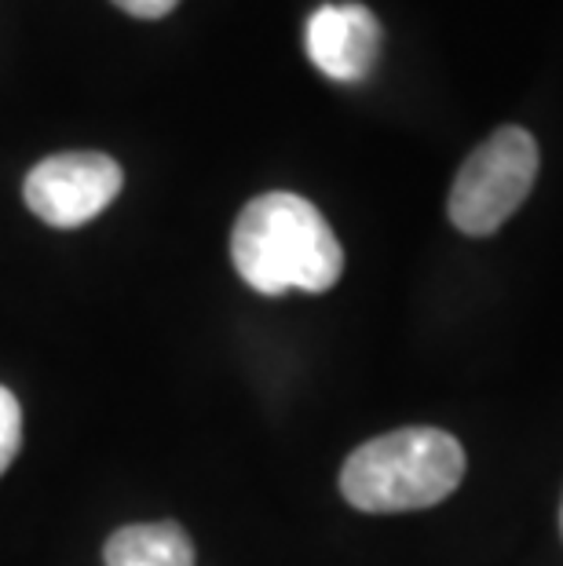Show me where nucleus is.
<instances>
[{
    "label": "nucleus",
    "mask_w": 563,
    "mask_h": 566,
    "mask_svg": "<svg viewBox=\"0 0 563 566\" xmlns=\"http://www.w3.org/2000/svg\"><path fill=\"white\" fill-rule=\"evenodd\" d=\"M231 260L242 282L263 296L290 289L326 293L344 271V249L326 216L290 190H271L246 205L231 234Z\"/></svg>",
    "instance_id": "1"
},
{
    "label": "nucleus",
    "mask_w": 563,
    "mask_h": 566,
    "mask_svg": "<svg viewBox=\"0 0 563 566\" xmlns=\"http://www.w3.org/2000/svg\"><path fill=\"white\" fill-rule=\"evenodd\" d=\"M22 442V409L8 388H0V475L8 472Z\"/></svg>",
    "instance_id": "7"
},
{
    "label": "nucleus",
    "mask_w": 563,
    "mask_h": 566,
    "mask_svg": "<svg viewBox=\"0 0 563 566\" xmlns=\"http://www.w3.org/2000/svg\"><path fill=\"white\" fill-rule=\"evenodd\" d=\"M114 4L136 19H161V15H169L179 0H114Z\"/></svg>",
    "instance_id": "8"
},
{
    "label": "nucleus",
    "mask_w": 563,
    "mask_h": 566,
    "mask_svg": "<svg viewBox=\"0 0 563 566\" xmlns=\"http://www.w3.org/2000/svg\"><path fill=\"white\" fill-rule=\"evenodd\" d=\"M122 165L106 154L74 150L44 158L22 184L30 212L48 227H85L122 195Z\"/></svg>",
    "instance_id": "4"
},
{
    "label": "nucleus",
    "mask_w": 563,
    "mask_h": 566,
    "mask_svg": "<svg viewBox=\"0 0 563 566\" xmlns=\"http://www.w3.org/2000/svg\"><path fill=\"white\" fill-rule=\"evenodd\" d=\"M465 479V450L450 431L399 428L363 442L341 468V493L358 512H417L447 501Z\"/></svg>",
    "instance_id": "2"
},
{
    "label": "nucleus",
    "mask_w": 563,
    "mask_h": 566,
    "mask_svg": "<svg viewBox=\"0 0 563 566\" xmlns=\"http://www.w3.org/2000/svg\"><path fill=\"white\" fill-rule=\"evenodd\" d=\"M538 179V143L526 128L505 125L465 158L450 187V223L472 238L494 234L531 195Z\"/></svg>",
    "instance_id": "3"
},
{
    "label": "nucleus",
    "mask_w": 563,
    "mask_h": 566,
    "mask_svg": "<svg viewBox=\"0 0 563 566\" xmlns=\"http://www.w3.org/2000/svg\"><path fill=\"white\" fill-rule=\"evenodd\" d=\"M560 526H563V509H560Z\"/></svg>",
    "instance_id": "9"
},
{
    "label": "nucleus",
    "mask_w": 563,
    "mask_h": 566,
    "mask_svg": "<svg viewBox=\"0 0 563 566\" xmlns=\"http://www.w3.org/2000/svg\"><path fill=\"white\" fill-rule=\"evenodd\" d=\"M307 55L319 74L355 84L369 77L380 55V22L363 4H326L307 19Z\"/></svg>",
    "instance_id": "5"
},
{
    "label": "nucleus",
    "mask_w": 563,
    "mask_h": 566,
    "mask_svg": "<svg viewBox=\"0 0 563 566\" xmlns=\"http://www.w3.org/2000/svg\"><path fill=\"white\" fill-rule=\"evenodd\" d=\"M106 566H195V545L179 523H136L111 534Z\"/></svg>",
    "instance_id": "6"
}]
</instances>
